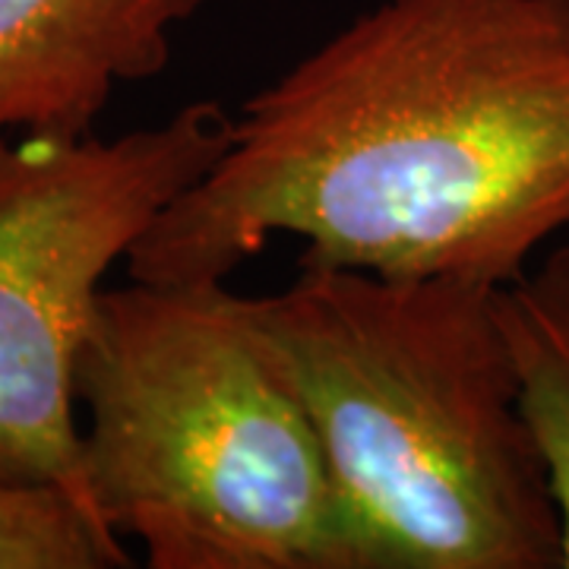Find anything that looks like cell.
I'll return each instance as SVG.
<instances>
[{"label":"cell","instance_id":"1","mask_svg":"<svg viewBox=\"0 0 569 569\" xmlns=\"http://www.w3.org/2000/svg\"><path fill=\"white\" fill-rule=\"evenodd\" d=\"M563 228L569 0H377L247 96L127 276L224 282L291 234L298 269L500 288Z\"/></svg>","mask_w":569,"mask_h":569},{"label":"cell","instance_id":"2","mask_svg":"<svg viewBox=\"0 0 569 569\" xmlns=\"http://www.w3.org/2000/svg\"><path fill=\"white\" fill-rule=\"evenodd\" d=\"M317 430L365 569H563L497 288L298 269L250 298Z\"/></svg>","mask_w":569,"mask_h":569},{"label":"cell","instance_id":"3","mask_svg":"<svg viewBox=\"0 0 569 569\" xmlns=\"http://www.w3.org/2000/svg\"><path fill=\"white\" fill-rule=\"evenodd\" d=\"M82 475L152 569H365L317 430L224 282L102 288L77 367Z\"/></svg>","mask_w":569,"mask_h":569},{"label":"cell","instance_id":"4","mask_svg":"<svg viewBox=\"0 0 569 569\" xmlns=\"http://www.w3.org/2000/svg\"><path fill=\"white\" fill-rule=\"evenodd\" d=\"M224 104L118 140L0 137V481L86 490L73 367L108 269L222 159ZM114 531V529H111Z\"/></svg>","mask_w":569,"mask_h":569},{"label":"cell","instance_id":"5","mask_svg":"<svg viewBox=\"0 0 569 569\" xmlns=\"http://www.w3.org/2000/svg\"><path fill=\"white\" fill-rule=\"evenodd\" d=\"M209 0H0V137H89L114 89L156 80Z\"/></svg>","mask_w":569,"mask_h":569},{"label":"cell","instance_id":"6","mask_svg":"<svg viewBox=\"0 0 569 569\" xmlns=\"http://www.w3.org/2000/svg\"><path fill=\"white\" fill-rule=\"evenodd\" d=\"M497 317L519 383V408L560 509L563 569H569V244L550 250L538 269L500 284Z\"/></svg>","mask_w":569,"mask_h":569},{"label":"cell","instance_id":"7","mask_svg":"<svg viewBox=\"0 0 569 569\" xmlns=\"http://www.w3.org/2000/svg\"><path fill=\"white\" fill-rule=\"evenodd\" d=\"M130 567L121 535L58 485L0 481V569Z\"/></svg>","mask_w":569,"mask_h":569}]
</instances>
